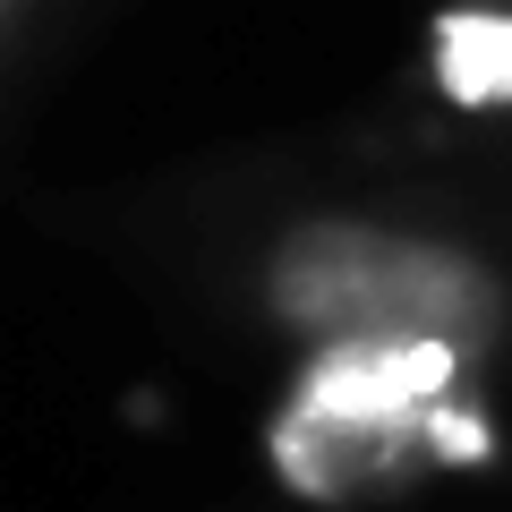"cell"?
Here are the masks:
<instances>
[{
    "instance_id": "obj_1",
    "label": "cell",
    "mask_w": 512,
    "mask_h": 512,
    "mask_svg": "<svg viewBox=\"0 0 512 512\" xmlns=\"http://www.w3.org/2000/svg\"><path fill=\"white\" fill-rule=\"evenodd\" d=\"M77 231L180 308L291 359L461 350L512 367V180L231 154L86 205Z\"/></svg>"
},
{
    "instance_id": "obj_3",
    "label": "cell",
    "mask_w": 512,
    "mask_h": 512,
    "mask_svg": "<svg viewBox=\"0 0 512 512\" xmlns=\"http://www.w3.org/2000/svg\"><path fill=\"white\" fill-rule=\"evenodd\" d=\"M333 146L367 163L512 180V9H444L410 26L376 103Z\"/></svg>"
},
{
    "instance_id": "obj_2",
    "label": "cell",
    "mask_w": 512,
    "mask_h": 512,
    "mask_svg": "<svg viewBox=\"0 0 512 512\" xmlns=\"http://www.w3.org/2000/svg\"><path fill=\"white\" fill-rule=\"evenodd\" d=\"M256 453L282 495L376 512L504 461V367L461 350H325L265 393Z\"/></svg>"
}]
</instances>
